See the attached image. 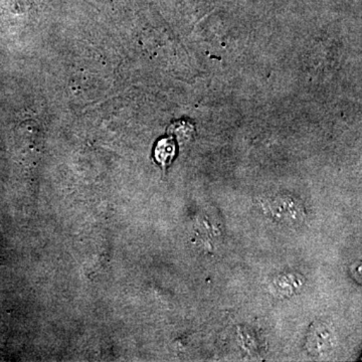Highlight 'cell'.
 <instances>
[{"label":"cell","instance_id":"obj_1","mask_svg":"<svg viewBox=\"0 0 362 362\" xmlns=\"http://www.w3.org/2000/svg\"><path fill=\"white\" fill-rule=\"evenodd\" d=\"M156 159L163 168L169 165L175 156V144L173 138H164L159 140L156 147Z\"/></svg>","mask_w":362,"mask_h":362},{"label":"cell","instance_id":"obj_2","mask_svg":"<svg viewBox=\"0 0 362 362\" xmlns=\"http://www.w3.org/2000/svg\"><path fill=\"white\" fill-rule=\"evenodd\" d=\"M168 133L171 137H175L178 140L180 144L189 142L194 136V128L192 124L187 122V121H177L171 124L168 128Z\"/></svg>","mask_w":362,"mask_h":362}]
</instances>
